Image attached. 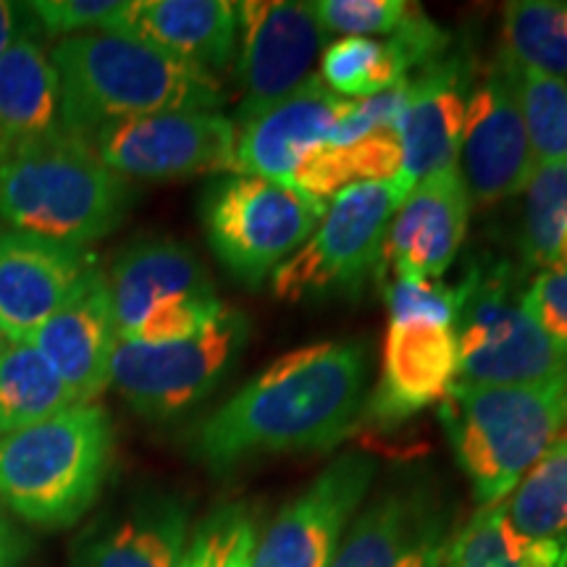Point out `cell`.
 <instances>
[{
    "mask_svg": "<svg viewBox=\"0 0 567 567\" xmlns=\"http://www.w3.org/2000/svg\"><path fill=\"white\" fill-rule=\"evenodd\" d=\"M24 9L38 32L66 40L84 32H113L130 0H32Z\"/></svg>",
    "mask_w": 567,
    "mask_h": 567,
    "instance_id": "cell-35",
    "label": "cell"
},
{
    "mask_svg": "<svg viewBox=\"0 0 567 567\" xmlns=\"http://www.w3.org/2000/svg\"><path fill=\"white\" fill-rule=\"evenodd\" d=\"M523 308L544 334L567 347V271H538L523 289Z\"/></svg>",
    "mask_w": 567,
    "mask_h": 567,
    "instance_id": "cell-37",
    "label": "cell"
},
{
    "mask_svg": "<svg viewBox=\"0 0 567 567\" xmlns=\"http://www.w3.org/2000/svg\"><path fill=\"white\" fill-rule=\"evenodd\" d=\"M520 250L538 271H567V163L536 166L523 205Z\"/></svg>",
    "mask_w": 567,
    "mask_h": 567,
    "instance_id": "cell-29",
    "label": "cell"
},
{
    "mask_svg": "<svg viewBox=\"0 0 567 567\" xmlns=\"http://www.w3.org/2000/svg\"><path fill=\"white\" fill-rule=\"evenodd\" d=\"M496 61L507 69L513 80L536 166L567 163V82L520 66L505 55H496Z\"/></svg>",
    "mask_w": 567,
    "mask_h": 567,
    "instance_id": "cell-31",
    "label": "cell"
},
{
    "mask_svg": "<svg viewBox=\"0 0 567 567\" xmlns=\"http://www.w3.org/2000/svg\"><path fill=\"white\" fill-rule=\"evenodd\" d=\"M523 276L496 258L473 260L457 287V381L523 386L567 371V347L538 329L523 308Z\"/></svg>",
    "mask_w": 567,
    "mask_h": 567,
    "instance_id": "cell-6",
    "label": "cell"
},
{
    "mask_svg": "<svg viewBox=\"0 0 567 567\" xmlns=\"http://www.w3.org/2000/svg\"><path fill=\"white\" fill-rule=\"evenodd\" d=\"M30 344L59 373L76 405L95 402L111 386L116 331L109 284L101 268H95L80 292L34 331Z\"/></svg>",
    "mask_w": 567,
    "mask_h": 567,
    "instance_id": "cell-20",
    "label": "cell"
},
{
    "mask_svg": "<svg viewBox=\"0 0 567 567\" xmlns=\"http://www.w3.org/2000/svg\"><path fill=\"white\" fill-rule=\"evenodd\" d=\"M439 421L478 507L502 505L567 423V371L523 386L455 381Z\"/></svg>",
    "mask_w": 567,
    "mask_h": 567,
    "instance_id": "cell-4",
    "label": "cell"
},
{
    "mask_svg": "<svg viewBox=\"0 0 567 567\" xmlns=\"http://www.w3.org/2000/svg\"><path fill=\"white\" fill-rule=\"evenodd\" d=\"M310 13L318 21L326 38L339 34L342 38H392L417 3L408 0H313L308 3Z\"/></svg>",
    "mask_w": 567,
    "mask_h": 567,
    "instance_id": "cell-34",
    "label": "cell"
},
{
    "mask_svg": "<svg viewBox=\"0 0 567 567\" xmlns=\"http://www.w3.org/2000/svg\"><path fill=\"white\" fill-rule=\"evenodd\" d=\"M189 542V509L172 492H142L122 515L97 528L80 567H179Z\"/></svg>",
    "mask_w": 567,
    "mask_h": 567,
    "instance_id": "cell-23",
    "label": "cell"
},
{
    "mask_svg": "<svg viewBox=\"0 0 567 567\" xmlns=\"http://www.w3.org/2000/svg\"><path fill=\"white\" fill-rule=\"evenodd\" d=\"M402 172L400 134L373 132L350 145H318L305 155L289 187L329 203L331 197L365 182H386Z\"/></svg>",
    "mask_w": 567,
    "mask_h": 567,
    "instance_id": "cell-26",
    "label": "cell"
},
{
    "mask_svg": "<svg viewBox=\"0 0 567 567\" xmlns=\"http://www.w3.org/2000/svg\"><path fill=\"white\" fill-rule=\"evenodd\" d=\"M505 513L520 534L567 538V423L505 502Z\"/></svg>",
    "mask_w": 567,
    "mask_h": 567,
    "instance_id": "cell-30",
    "label": "cell"
},
{
    "mask_svg": "<svg viewBox=\"0 0 567 567\" xmlns=\"http://www.w3.org/2000/svg\"><path fill=\"white\" fill-rule=\"evenodd\" d=\"M384 292L389 318L417 316L446 323L457 321V287H446L442 281L394 279Z\"/></svg>",
    "mask_w": 567,
    "mask_h": 567,
    "instance_id": "cell-36",
    "label": "cell"
},
{
    "mask_svg": "<svg viewBox=\"0 0 567 567\" xmlns=\"http://www.w3.org/2000/svg\"><path fill=\"white\" fill-rule=\"evenodd\" d=\"M247 339V316L226 308L216 321L187 339L163 344L116 342L111 386L145 421H176L216 394L243 358Z\"/></svg>",
    "mask_w": 567,
    "mask_h": 567,
    "instance_id": "cell-10",
    "label": "cell"
},
{
    "mask_svg": "<svg viewBox=\"0 0 567 567\" xmlns=\"http://www.w3.org/2000/svg\"><path fill=\"white\" fill-rule=\"evenodd\" d=\"M460 174L471 205H494L526 193L536 172L513 80L499 61L471 90L465 111Z\"/></svg>",
    "mask_w": 567,
    "mask_h": 567,
    "instance_id": "cell-15",
    "label": "cell"
},
{
    "mask_svg": "<svg viewBox=\"0 0 567 567\" xmlns=\"http://www.w3.org/2000/svg\"><path fill=\"white\" fill-rule=\"evenodd\" d=\"M109 410L71 405L0 436V505L38 528H69L90 513L113 463Z\"/></svg>",
    "mask_w": 567,
    "mask_h": 567,
    "instance_id": "cell-5",
    "label": "cell"
},
{
    "mask_svg": "<svg viewBox=\"0 0 567 567\" xmlns=\"http://www.w3.org/2000/svg\"><path fill=\"white\" fill-rule=\"evenodd\" d=\"M465 111L467 69L455 55H444L410 80L400 124L402 179L415 187L425 176L457 166Z\"/></svg>",
    "mask_w": 567,
    "mask_h": 567,
    "instance_id": "cell-21",
    "label": "cell"
},
{
    "mask_svg": "<svg viewBox=\"0 0 567 567\" xmlns=\"http://www.w3.org/2000/svg\"><path fill=\"white\" fill-rule=\"evenodd\" d=\"M9 347H11V342H9V337H6V334H3V331H0V358H3V354H6V350H9Z\"/></svg>",
    "mask_w": 567,
    "mask_h": 567,
    "instance_id": "cell-40",
    "label": "cell"
},
{
    "mask_svg": "<svg viewBox=\"0 0 567 567\" xmlns=\"http://www.w3.org/2000/svg\"><path fill=\"white\" fill-rule=\"evenodd\" d=\"M371 352L363 339L292 350L252 375L189 434V455L216 476L258 457L323 452L363 415Z\"/></svg>",
    "mask_w": 567,
    "mask_h": 567,
    "instance_id": "cell-1",
    "label": "cell"
},
{
    "mask_svg": "<svg viewBox=\"0 0 567 567\" xmlns=\"http://www.w3.org/2000/svg\"><path fill=\"white\" fill-rule=\"evenodd\" d=\"M329 203L289 184L247 174H218L200 195V224L224 271L258 289L318 229Z\"/></svg>",
    "mask_w": 567,
    "mask_h": 567,
    "instance_id": "cell-7",
    "label": "cell"
},
{
    "mask_svg": "<svg viewBox=\"0 0 567 567\" xmlns=\"http://www.w3.org/2000/svg\"><path fill=\"white\" fill-rule=\"evenodd\" d=\"M27 27H32L30 13H27L24 3H6L0 0V55L9 51V45L19 38V32H24Z\"/></svg>",
    "mask_w": 567,
    "mask_h": 567,
    "instance_id": "cell-39",
    "label": "cell"
},
{
    "mask_svg": "<svg viewBox=\"0 0 567 567\" xmlns=\"http://www.w3.org/2000/svg\"><path fill=\"white\" fill-rule=\"evenodd\" d=\"M379 463L365 452L331 460L258 536L252 567H331L352 517L371 494Z\"/></svg>",
    "mask_w": 567,
    "mask_h": 567,
    "instance_id": "cell-12",
    "label": "cell"
},
{
    "mask_svg": "<svg viewBox=\"0 0 567 567\" xmlns=\"http://www.w3.org/2000/svg\"><path fill=\"white\" fill-rule=\"evenodd\" d=\"M95 268L87 247L0 229V331L11 344L30 342Z\"/></svg>",
    "mask_w": 567,
    "mask_h": 567,
    "instance_id": "cell-16",
    "label": "cell"
},
{
    "mask_svg": "<svg viewBox=\"0 0 567 567\" xmlns=\"http://www.w3.org/2000/svg\"><path fill=\"white\" fill-rule=\"evenodd\" d=\"M457 381L455 323L436 318H389L379 386L365 402L379 425H400L444 400Z\"/></svg>",
    "mask_w": 567,
    "mask_h": 567,
    "instance_id": "cell-17",
    "label": "cell"
},
{
    "mask_svg": "<svg viewBox=\"0 0 567 567\" xmlns=\"http://www.w3.org/2000/svg\"><path fill=\"white\" fill-rule=\"evenodd\" d=\"M350 101L310 74L279 103L237 126L234 172L289 184L305 155L329 140Z\"/></svg>",
    "mask_w": 567,
    "mask_h": 567,
    "instance_id": "cell-19",
    "label": "cell"
},
{
    "mask_svg": "<svg viewBox=\"0 0 567 567\" xmlns=\"http://www.w3.org/2000/svg\"><path fill=\"white\" fill-rule=\"evenodd\" d=\"M444 567H567V538L520 534L502 505L478 507L452 534Z\"/></svg>",
    "mask_w": 567,
    "mask_h": 567,
    "instance_id": "cell-25",
    "label": "cell"
},
{
    "mask_svg": "<svg viewBox=\"0 0 567 567\" xmlns=\"http://www.w3.org/2000/svg\"><path fill=\"white\" fill-rule=\"evenodd\" d=\"M61 126L87 140L105 124L172 111H218L221 82L151 42L122 32H84L51 51Z\"/></svg>",
    "mask_w": 567,
    "mask_h": 567,
    "instance_id": "cell-2",
    "label": "cell"
},
{
    "mask_svg": "<svg viewBox=\"0 0 567 567\" xmlns=\"http://www.w3.org/2000/svg\"><path fill=\"white\" fill-rule=\"evenodd\" d=\"M321 80L344 101H360L392 90L410 76L386 40L342 38L323 51Z\"/></svg>",
    "mask_w": 567,
    "mask_h": 567,
    "instance_id": "cell-32",
    "label": "cell"
},
{
    "mask_svg": "<svg viewBox=\"0 0 567 567\" xmlns=\"http://www.w3.org/2000/svg\"><path fill=\"white\" fill-rule=\"evenodd\" d=\"M237 80L243 101L234 124H245L308 80L326 34L308 3L295 0H247L237 3Z\"/></svg>",
    "mask_w": 567,
    "mask_h": 567,
    "instance_id": "cell-13",
    "label": "cell"
},
{
    "mask_svg": "<svg viewBox=\"0 0 567 567\" xmlns=\"http://www.w3.org/2000/svg\"><path fill=\"white\" fill-rule=\"evenodd\" d=\"M76 405L59 379L30 342H17L0 358V436L30 429Z\"/></svg>",
    "mask_w": 567,
    "mask_h": 567,
    "instance_id": "cell-27",
    "label": "cell"
},
{
    "mask_svg": "<svg viewBox=\"0 0 567 567\" xmlns=\"http://www.w3.org/2000/svg\"><path fill=\"white\" fill-rule=\"evenodd\" d=\"M87 142L124 179L179 182L231 174L237 126L218 111H172L105 124Z\"/></svg>",
    "mask_w": 567,
    "mask_h": 567,
    "instance_id": "cell-11",
    "label": "cell"
},
{
    "mask_svg": "<svg viewBox=\"0 0 567 567\" xmlns=\"http://www.w3.org/2000/svg\"><path fill=\"white\" fill-rule=\"evenodd\" d=\"M413 184L402 176L352 184L329 200L310 239L271 276V292L281 302L354 297L371 274H381L384 239L394 213Z\"/></svg>",
    "mask_w": 567,
    "mask_h": 567,
    "instance_id": "cell-9",
    "label": "cell"
},
{
    "mask_svg": "<svg viewBox=\"0 0 567 567\" xmlns=\"http://www.w3.org/2000/svg\"><path fill=\"white\" fill-rule=\"evenodd\" d=\"M134 197L130 179L63 126L0 151V218L9 229L87 247L122 226Z\"/></svg>",
    "mask_w": 567,
    "mask_h": 567,
    "instance_id": "cell-3",
    "label": "cell"
},
{
    "mask_svg": "<svg viewBox=\"0 0 567 567\" xmlns=\"http://www.w3.org/2000/svg\"><path fill=\"white\" fill-rule=\"evenodd\" d=\"M61 126V92L51 55L27 27L0 55V151Z\"/></svg>",
    "mask_w": 567,
    "mask_h": 567,
    "instance_id": "cell-24",
    "label": "cell"
},
{
    "mask_svg": "<svg viewBox=\"0 0 567 567\" xmlns=\"http://www.w3.org/2000/svg\"><path fill=\"white\" fill-rule=\"evenodd\" d=\"M30 555V542L13 526L11 517L0 515V567H21Z\"/></svg>",
    "mask_w": 567,
    "mask_h": 567,
    "instance_id": "cell-38",
    "label": "cell"
},
{
    "mask_svg": "<svg viewBox=\"0 0 567 567\" xmlns=\"http://www.w3.org/2000/svg\"><path fill=\"white\" fill-rule=\"evenodd\" d=\"M450 509L421 478L381 488L352 517L331 567H444Z\"/></svg>",
    "mask_w": 567,
    "mask_h": 567,
    "instance_id": "cell-14",
    "label": "cell"
},
{
    "mask_svg": "<svg viewBox=\"0 0 567 567\" xmlns=\"http://www.w3.org/2000/svg\"><path fill=\"white\" fill-rule=\"evenodd\" d=\"M113 32L151 42L216 76L237 55L239 13L229 0H134Z\"/></svg>",
    "mask_w": 567,
    "mask_h": 567,
    "instance_id": "cell-22",
    "label": "cell"
},
{
    "mask_svg": "<svg viewBox=\"0 0 567 567\" xmlns=\"http://www.w3.org/2000/svg\"><path fill=\"white\" fill-rule=\"evenodd\" d=\"M255 542L258 530L250 509L224 505L195 528L179 567H252Z\"/></svg>",
    "mask_w": 567,
    "mask_h": 567,
    "instance_id": "cell-33",
    "label": "cell"
},
{
    "mask_svg": "<svg viewBox=\"0 0 567 567\" xmlns=\"http://www.w3.org/2000/svg\"><path fill=\"white\" fill-rule=\"evenodd\" d=\"M513 63L567 82V3L513 0L502 9V51Z\"/></svg>",
    "mask_w": 567,
    "mask_h": 567,
    "instance_id": "cell-28",
    "label": "cell"
},
{
    "mask_svg": "<svg viewBox=\"0 0 567 567\" xmlns=\"http://www.w3.org/2000/svg\"><path fill=\"white\" fill-rule=\"evenodd\" d=\"M105 284L116 342H176L226 310L208 268L174 237L134 239L116 255Z\"/></svg>",
    "mask_w": 567,
    "mask_h": 567,
    "instance_id": "cell-8",
    "label": "cell"
},
{
    "mask_svg": "<svg viewBox=\"0 0 567 567\" xmlns=\"http://www.w3.org/2000/svg\"><path fill=\"white\" fill-rule=\"evenodd\" d=\"M467 218L471 195L460 166L417 182L394 213L384 239V264L394 279L436 281L444 276L465 243Z\"/></svg>",
    "mask_w": 567,
    "mask_h": 567,
    "instance_id": "cell-18",
    "label": "cell"
}]
</instances>
